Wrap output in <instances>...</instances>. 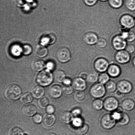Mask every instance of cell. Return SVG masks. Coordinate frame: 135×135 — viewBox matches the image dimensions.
Returning <instances> with one entry per match:
<instances>
[{"label": "cell", "instance_id": "obj_44", "mask_svg": "<svg viewBox=\"0 0 135 135\" xmlns=\"http://www.w3.org/2000/svg\"><path fill=\"white\" fill-rule=\"evenodd\" d=\"M32 119L34 122L36 124L40 123L43 120L42 116L39 114L34 115L33 116Z\"/></svg>", "mask_w": 135, "mask_h": 135}, {"label": "cell", "instance_id": "obj_35", "mask_svg": "<svg viewBox=\"0 0 135 135\" xmlns=\"http://www.w3.org/2000/svg\"><path fill=\"white\" fill-rule=\"evenodd\" d=\"M24 133L22 129L18 127L12 128L9 132V135H24Z\"/></svg>", "mask_w": 135, "mask_h": 135}, {"label": "cell", "instance_id": "obj_31", "mask_svg": "<svg viewBox=\"0 0 135 135\" xmlns=\"http://www.w3.org/2000/svg\"><path fill=\"white\" fill-rule=\"evenodd\" d=\"M49 101L48 98L45 97H43L39 99L38 104L39 107L42 108H45L48 105Z\"/></svg>", "mask_w": 135, "mask_h": 135}, {"label": "cell", "instance_id": "obj_23", "mask_svg": "<svg viewBox=\"0 0 135 135\" xmlns=\"http://www.w3.org/2000/svg\"><path fill=\"white\" fill-rule=\"evenodd\" d=\"M108 3L111 7L118 9L121 8L123 4V0H108Z\"/></svg>", "mask_w": 135, "mask_h": 135}, {"label": "cell", "instance_id": "obj_48", "mask_svg": "<svg viewBox=\"0 0 135 135\" xmlns=\"http://www.w3.org/2000/svg\"><path fill=\"white\" fill-rule=\"evenodd\" d=\"M55 65L52 62H50L47 63V70H52L55 68Z\"/></svg>", "mask_w": 135, "mask_h": 135}, {"label": "cell", "instance_id": "obj_13", "mask_svg": "<svg viewBox=\"0 0 135 135\" xmlns=\"http://www.w3.org/2000/svg\"><path fill=\"white\" fill-rule=\"evenodd\" d=\"M37 109L36 107L33 104H28L22 107V114L26 117H31L36 113Z\"/></svg>", "mask_w": 135, "mask_h": 135}, {"label": "cell", "instance_id": "obj_40", "mask_svg": "<svg viewBox=\"0 0 135 135\" xmlns=\"http://www.w3.org/2000/svg\"><path fill=\"white\" fill-rule=\"evenodd\" d=\"M63 92L66 95H69L72 93L73 90L72 87L70 85H65L62 88Z\"/></svg>", "mask_w": 135, "mask_h": 135}, {"label": "cell", "instance_id": "obj_3", "mask_svg": "<svg viewBox=\"0 0 135 135\" xmlns=\"http://www.w3.org/2000/svg\"><path fill=\"white\" fill-rule=\"evenodd\" d=\"M121 27L130 30L135 26L134 18L131 15L125 14L121 16L119 20Z\"/></svg>", "mask_w": 135, "mask_h": 135}, {"label": "cell", "instance_id": "obj_5", "mask_svg": "<svg viewBox=\"0 0 135 135\" xmlns=\"http://www.w3.org/2000/svg\"><path fill=\"white\" fill-rule=\"evenodd\" d=\"M112 44L113 49L117 51L125 50L128 44L126 40L123 38L120 34L113 37Z\"/></svg>", "mask_w": 135, "mask_h": 135}, {"label": "cell", "instance_id": "obj_22", "mask_svg": "<svg viewBox=\"0 0 135 135\" xmlns=\"http://www.w3.org/2000/svg\"><path fill=\"white\" fill-rule=\"evenodd\" d=\"M47 49L44 46L40 45L36 47L35 54L36 56L40 57H44L47 55Z\"/></svg>", "mask_w": 135, "mask_h": 135}, {"label": "cell", "instance_id": "obj_32", "mask_svg": "<svg viewBox=\"0 0 135 135\" xmlns=\"http://www.w3.org/2000/svg\"><path fill=\"white\" fill-rule=\"evenodd\" d=\"M118 121L120 125H126L129 122V116L126 113H122L121 118Z\"/></svg>", "mask_w": 135, "mask_h": 135}, {"label": "cell", "instance_id": "obj_33", "mask_svg": "<svg viewBox=\"0 0 135 135\" xmlns=\"http://www.w3.org/2000/svg\"><path fill=\"white\" fill-rule=\"evenodd\" d=\"M89 130V127L86 124H83L81 126L78 128L77 132L78 134L83 135L87 133Z\"/></svg>", "mask_w": 135, "mask_h": 135}, {"label": "cell", "instance_id": "obj_50", "mask_svg": "<svg viewBox=\"0 0 135 135\" xmlns=\"http://www.w3.org/2000/svg\"><path fill=\"white\" fill-rule=\"evenodd\" d=\"M87 75H88V74H87L85 72H83L80 74V78H82V79H84H84H87Z\"/></svg>", "mask_w": 135, "mask_h": 135}, {"label": "cell", "instance_id": "obj_41", "mask_svg": "<svg viewBox=\"0 0 135 135\" xmlns=\"http://www.w3.org/2000/svg\"><path fill=\"white\" fill-rule=\"evenodd\" d=\"M135 40V32L133 30H130L129 31L128 37L126 39L127 42L132 43Z\"/></svg>", "mask_w": 135, "mask_h": 135}, {"label": "cell", "instance_id": "obj_42", "mask_svg": "<svg viewBox=\"0 0 135 135\" xmlns=\"http://www.w3.org/2000/svg\"><path fill=\"white\" fill-rule=\"evenodd\" d=\"M125 50L130 54L134 53L135 52V45L133 44H128Z\"/></svg>", "mask_w": 135, "mask_h": 135}, {"label": "cell", "instance_id": "obj_4", "mask_svg": "<svg viewBox=\"0 0 135 135\" xmlns=\"http://www.w3.org/2000/svg\"><path fill=\"white\" fill-rule=\"evenodd\" d=\"M57 59L62 63H65L71 60V53L66 47H62L58 49L56 52Z\"/></svg>", "mask_w": 135, "mask_h": 135}, {"label": "cell", "instance_id": "obj_14", "mask_svg": "<svg viewBox=\"0 0 135 135\" xmlns=\"http://www.w3.org/2000/svg\"><path fill=\"white\" fill-rule=\"evenodd\" d=\"M71 85L73 88L79 91H83L86 88V83L84 79L77 78L73 81Z\"/></svg>", "mask_w": 135, "mask_h": 135}, {"label": "cell", "instance_id": "obj_19", "mask_svg": "<svg viewBox=\"0 0 135 135\" xmlns=\"http://www.w3.org/2000/svg\"><path fill=\"white\" fill-rule=\"evenodd\" d=\"M120 67L115 64H112L108 69V73L111 76L115 77L118 76L120 73Z\"/></svg>", "mask_w": 135, "mask_h": 135}, {"label": "cell", "instance_id": "obj_30", "mask_svg": "<svg viewBox=\"0 0 135 135\" xmlns=\"http://www.w3.org/2000/svg\"><path fill=\"white\" fill-rule=\"evenodd\" d=\"M98 75L96 72H93L87 75V80L90 83H94L97 81Z\"/></svg>", "mask_w": 135, "mask_h": 135}, {"label": "cell", "instance_id": "obj_17", "mask_svg": "<svg viewBox=\"0 0 135 135\" xmlns=\"http://www.w3.org/2000/svg\"><path fill=\"white\" fill-rule=\"evenodd\" d=\"M45 65V63L43 60L35 59L31 63V68L34 71H42L44 68Z\"/></svg>", "mask_w": 135, "mask_h": 135}, {"label": "cell", "instance_id": "obj_20", "mask_svg": "<svg viewBox=\"0 0 135 135\" xmlns=\"http://www.w3.org/2000/svg\"><path fill=\"white\" fill-rule=\"evenodd\" d=\"M73 115L68 112H65L61 114L60 119L62 122L68 124L73 120Z\"/></svg>", "mask_w": 135, "mask_h": 135}, {"label": "cell", "instance_id": "obj_29", "mask_svg": "<svg viewBox=\"0 0 135 135\" xmlns=\"http://www.w3.org/2000/svg\"><path fill=\"white\" fill-rule=\"evenodd\" d=\"M43 40L46 43L48 44H52L56 41V37L53 34H47L44 37Z\"/></svg>", "mask_w": 135, "mask_h": 135}, {"label": "cell", "instance_id": "obj_43", "mask_svg": "<svg viewBox=\"0 0 135 135\" xmlns=\"http://www.w3.org/2000/svg\"><path fill=\"white\" fill-rule=\"evenodd\" d=\"M98 0H83L85 4L87 6L91 7L96 5Z\"/></svg>", "mask_w": 135, "mask_h": 135}, {"label": "cell", "instance_id": "obj_8", "mask_svg": "<svg viewBox=\"0 0 135 135\" xmlns=\"http://www.w3.org/2000/svg\"><path fill=\"white\" fill-rule=\"evenodd\" d=\"M94 66L97 71L99 72H103L108 69L109 66V63L105 58H99L95 61Z\"/></svg>", "mask_w": 135, "mask_h": 135}, {"label": "cell", "instance_id": "obj_46", "mask_svg": "<svg viewBox=\"0 0 135 135\" xmlns=\"http://www.w3.org/2000/svg\"><path fill=\"white\" fill-rule=\"evenodd\" d=\"M121 113L117 112H117H114L112 115V117H113V118L115 120H117V121H118V120L120 119V118H121Z\"/></svg>", "mask_w": 135, "mask_h": 135}, {"label": "cell", "instance_id": "obj_25", "mask_svg": "<svg viewBox=\"0 0 135 135\" xmlns=\"http://www.w3.org/2000/svg\"><path fill=\"white\" fill-rule=\"evenodd\" d=\"M33 97L29 93H26L21 96L20 100L22 104H26L30 103L32 101Z\"/></svg>", "mask_w": 135, "mask_h": 135}, {"label": "cell", "instance_id": "obj_27", "mask_svg": "<svg viewBox=\"0 0 135 135\" xmlns=\"http://www.w3.org/2000/svg\"><path fill=\"white\" fill-rule=\"evenodd\" d=\"M125 6L130 11H135V0H126Z\"/></svg>", "mask_w": 135, "mask_h": 135}, {"label": "cell", "instance_id": "obj_18", "mask_svg": "<svg viewBox=\"0 0 135 135\" xmlns=\"http://www.w3.org/2000/svg\"><path fill=\"white\" fill-rule=\"evenodd\" d=\"M56 121V118L53 114H47L44 117L43 123L44 126L47 127L52 126L55 124Z\"/></svg>", "mask_w": 135, "mask_h": 135}, {"label": "cell", "instance_id": "obj_38", "mask_svg": "<svg viewBox=\"0 0 135 135\" xmlns=\"http://www.w3.org/2000/svg\"><path fill=\"white\" fill-rule=\"evenodd\" d=\"M32 48L30 46L28 45H25L22 46L21 48V51L24 55H29L31 52Z\"/></svg>", "mask_w": 135, "mask_h": 135}, {"label": "cell", "instance_id": "obj_6", "mask_svg": "<svg viewBox=\"0 0 135 135\" xmlns=\"http://www.w3.org/2000/svg\"><path fill=\"white\" fill-rule=\"evenodd\" d=\"M99 39L96 33L92 31H88L83 35L82 40L85 44L88 46L96 45Z\"/></svg>", "mask_w": 135, "mask_h": 135}, {"label": "cell", "instance_id": "obj_2", "mask_svg": "<svg viewBox=\"0 0 135 135\" xmlns=\"http://www.w3.org/2000/svg\"><path fill=\"white\" fill-rule=\"evenodd\" d=\"M22 91L21 87L17 84H13L8 86L4 92L7 98L12 100H17L20 97Z\"/></svg>", "mask_w": 135, "mask_h": 135}, {"label": "cell", "instance_id": "obj_26", "mask_svg": "<svg viewBox=\"0 0 135 135\" xmlns=\"http://www.w3.org/2000/svg\"><path fill=\"white\" fill-rule=\"evenodd\" d=\"M85 97V94L81 91H77L75 92L74 94V99L76 101L78 102H81L84 100Z\"/></svg>", "mask_w": 135, "mask_h": 135}, {"label": "cell", "instance_id": "obj_7", "mask_svg": "<svg viewBox=\"0 0 135 135\" xmlns=\"http://www.w3.org/2000/svg\"><path fill=\"white\" fill-rule=\"evenodd\" d=\"M114 58L117 62L125 64L129 62L131 59V54L125 50L117 51L115 54Z\"/></svg>", "mask_w": 135, "mask_h": 135}, {"label": "cell", "instance_id": "obj_15", "mask_svg": "<svg viewBox=\"0 0 135 135\" xmlns=\"http://www.w3.org/2000/svg\"><path fill=\"white\" fill-rule=\"evenodd\" d=\"M131 84L127 81L123 80L119 82L117 85V89L122 93H127L132 89Z\"/></svg>", "mask_w": 135, "mask_h": 135}, {"label": "cell", "instance_id": "obj_37", "mask_svg": "<svg viewBox=\"0 0 135 135\" xmlns=\"http://www.w3.org/2000/svg\"><path fill=\"white\" fill-rule=\"evenodd\" d=\"M103 105V102L100 100H97L94 101L93 103V106L95 109L99 110L102 108Z\"/></svg>", "mask_w": 135, "mask_h": 135}, {"label": "cell", "instance_id": "obj_51", "mask_svg": "<svg viewBox=\"0 0 135 135\" xmlns=\"http://www.w3.org/2000/svg\"><path fill=\"white\" fill-rule=\"evenodd\" d=\"M116 95H117V96H120V95H121L122 94L120 92V91L118 90L116 91Z\"/></svg>", "mask_w": 135, "mask_h": 135}, {"label": "cell", "instance_id": "obj_39", "mask_svg": "<svg viewBox=\"0 0 135 135\" xmlns=\"http://www.w3.org/2000/svg\"><path fill=\"white\" fill-rule=\"evenodd\" d=\"M72 123L74 127L78 128L83 125V122L81 119L77 117L73 119Z\"/></svg>", "mask_w": 135, "mask_h": 135}, {"label": "cell", "instance_id": "obj_1", "mask_svg": "<svg viewBox=\"0 0 135 135\" xmlns=\"http://www.w3.org/2000/svg\"><path fill=\"white\" fill-rule=\"evenodd\" d=\"M54 76L50 71L48 70L40 71L37 75L36 80L39 85L47 86L52 83Z\"/></svg>", "mask_w": 135, "mask_h": 135}, {"label": "cell", "instance_id": "obj_21", "mask_svg": "<svg viewBox=\"0 0 135 135\" xmlns=\"http://www.w3.org/2000/svg\"><path fill=\"white\" fill-rule=\"evenodd\" d=\"M54 79L55 81L59 83H63L66 79V74L64 71L61 70L56 71L54 73Z\"/></svg>", "mask_w": 135, "mask_h": 135}, {"label": "cell", "instance_id": "obj_49", "mask_svg": "<svg viewBox=\"0 0 135 135\" xmlns=\"http://www.w3.org/2000/svg\"><path fill=\"white\" fill-rule=\"evenodd\" d=\"M72 82L71 79L69 78H66L63 81V83L65 85H70V84H71Z\"/></svg>", "mask_w": 135, "mask_h": 135}, {"label": "cell", "instance_id": "obj_36", "mask_svg": "<svg viewBox=\"0 0 135 135\" xmlns=\"http://www.w3.org/2000/svg\"><path fill=\"white\" fill-rule=\"evenodd\" d=\"M109 79V77L108 74L105 73L100 74L99 78V81L100 83L104 84L108 82Z\"/></svg>", "mask_w": 135, "mask_h": 135}, {"label": "cell", "instance_id": "obj_47", "mask_svg": "<svg viewBox=\"0 0 135 135\" xmlns=\"http://www.w3.org/2000/svg\"><path fill=\"white\" fill-rule=\"evenodd\" d=\"M81 113V111L79 108H75L73 110L72 114L73 115L77 117L79 116Z\"/></svg>", "mask_w": 135, "mask_h": 135}, {"label": "cell", "instance_id": "obj_53", "mask_svg": "<svg viewBox=\"0 0 135 135\" xmlns=\"http://www.w3.org/2000/svg\"><path fill=\"white\" fill-rule=\"evenodd\" d=\"M45 135H56V134H55V133H47V134H46Z\"/></svg>", "mask_w": 135, "mask_h": 135}, {"label": "cell", "instance_id": "obj_12", "mask_svg": "<svg viewBox=\"0 0 135 135\" xmlns=\"http://www.w3.org/2000/svg\"><path fill=\"white\" fill-rule=\"evenodd\" d=\"M118 103L115 98L111 97L107 99L104 103V108L107 110L112 111L117 108Z\"/></svg>", "mask_w": 135, "mask_h": 135}, {"label": "cell", "instance_id": "obj_28", "mask_svg": "<svg viewBox=\"0 0 135 135\" xmlns=\"http://www.w3.org/2000/svg\"><path fill=\"white\" fill-rule=\"evenodd\" d=\"M97 47L100 49H104L108 45V42L106 39L103 37L99 38L96 44Z\"/></svg>", "mask_w": 135, "mask_h": 135}, {"label": "cell", "instance_id": "obj_24", "mask_svg": "<svg viewBox=\"0 0 135 135\" xmlns=\"http://www.w3.org/2000/svg\"><path fill=\"white\" fill-rule=\"evenodd\" d=\"M135 104L133 100L128 99L123 102L122 104V107L123 109L126 110H131L134 108Z\"/></svg>", "mask_w": 135, "mask_h": 135}, {"label": "cell", "instance_id": "obj_34", "mask_svg": "<svg viewBox=\"0 0 135 135\" xmlns=\"http://www.w3.org/2000/svg\"><path fill=\"white\" fill-rule=\"evenodd\" d=\"M106 89L109 92H113L115 90L116 85L113 81H110L107 83L105 85Z\"/></svg>", "mask_w": 135, "mask_h": 135}, {"label": "cell", "instance_id": "obj_10", "mask_svg": "<svg viewBox=\"0 0 135 135\" xmlns=\"http://www.w3.org/2000/svg\"><path fill=\"white\" fill-rule=\"evenodd\" d=\"M115 123V120L112 117V115L107 114L102 119V125L106 129H110L113 127Z\"/></svg>", "mask_w": 135, "mask_h": 135}, {"label": "cell", "instance_id": "obj_54", "mask_svg": "<svg viewBox=\"0 0 135 135\" xmlns=\"http://www.w3.org/2000/svg\"><path fill=\"white\" fill-rule=\"evenodd\" d=\"M100 1L102 2H105L107 1H108V0H99Z\"/></svg>", "mask_w": 135, "mask_h": 135}, {"label": "cell", "instance_id": "obj_45", "mask_svg": "<svg viewBox=\"0 0 135 135\" xmlns=\"http://www.w3.org/2000/svg\"><path fill=\"white\" fill-rule=\"evenodd\" d=\"M46 112L49 114H52L55 112V109L53 105H48L46 107Z\"/></svg>", "mask_w": 135, "mask_h": 135}, {"label": "cell", "instance_id": "obj_11", "mask_svg": "<svg viewBox=\"0 0 135 135\" xmlns=\"http://www.w3.org/2000/svg\"><path fill=\"white\" fill-rule=\"evenodd\" d=\"M62 92V88L58 85H54L51 86L49 90L50 96L54 99H57L60 97Z\"/></svg>", "mask_w": 135, "mask_h": 135}, {"label": "cell", "instance_id": "obj_52", "mask_svg": "<svg viewBox=\"0 0 135 135\" xmlns=\"http://www.w3.org/2000/svg\"><path fill=\"white\" fill-rule=\"evenodd\" d=\"M132 63L133 64V66L135 67V56L133 57V60H132Z\"/></svg>", "mask_w": 135, "mask_h": 135}, {"label": "cell", "instance_id": "obj_9", "mask_svg": "<svg viewBox=\"0 0 135 135\" xmlns=\"http://www.w3.org/2000/svg\"><path fill=\"white\" fill-rule=\"evenodd\" d=\"M91 95L93 97L99 98L102 97L105 94V88L101 83H97L93 86L90 90Z\"/></svg>", "mask_w": 135, "mask_h": 135}, {"label": "cell", "instance_id": "obj_56", "mask_svg": "<svg viewBox=\"0 0 135 135\" xmlns=\"http://www.w3.org/2000/svg\"><path fill=\"white\" fill-rule=\"evenodd\" d=\"M135 21V17H134Z\"/></svg>", "mask_w": 135, "mask_h": 135}, {"label": "cell", "instance_id": "obj_55", "mask_svg": "<svg viewBox=\"0 0 135 135\" xmlns=\"http://www.w3.org/2000/svg\"><path fill=\"white\" fill-rule=\"evenodd\" d=\"M24 135H28L27 134H26V133H24Z\"/></svg>", "mask_w": 135, "mask_h": 135}, {"label": "cell", "instance_id": "obj_16", "mask_svg": "<svg viewBox=\"0 0 135 135\" xmlns=\"http://www.w3.org/2000/svg\"><path fill=\"white\" fill-rule=\"evenodd\" d=\"M45 91L42 86H35L31 90V94L33 97L35 99H40L44 95Z\"/></svg>", "mask_w": 135, "mask_h": 135}]
</instances>
